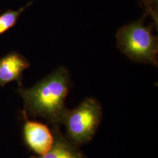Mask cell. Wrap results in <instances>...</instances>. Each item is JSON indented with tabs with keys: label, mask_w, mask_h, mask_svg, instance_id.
<instances>
[{
	"label": "cell",
	"mask_w": 158,
	"mask_h": 158,
	"mask_svg": "<svg viewBox=\"0 0 158 158\" xmlns=\"http://www.w3.org/2000/svg\"><path fill=\"white\" fill-rule=\"evenodd\" d=\"M70 87L68 70L60 67L32 87L21 89L19 93L30 115L44 118L57 126L62 124L68 111L65 99Z\"/></svg>",
	"instance_id": "1"
},
{
	"label": "cell",
	"mask_w": 158,
	"mask_h": 158,
	"mask_svg": "<svg viewBox=\"0 0 158 158\" xmlns=\"http://www.w3.org/2000/svg\"><path fill=\"white\" fill-rule=\"evenodd\" d=\"M145 12L141 18L119 29L118 48L132 60L158 66V37L153 34L152 25L146 27Z\"/></svg>",
	"instance_id": "2"
},
{
	"label": "cell",
	"mask_w": 158,
	"mask_h": 158,
	"mask_svg": "<svg viewBox=\"0 0 158 158\" xmlns=\"http://www.w3.org/2000/svg\"><path fill=\"white\" fill-rule=\"evenodd\" d=\"M102 117L100 103L94 98H87L73 110L68 109L62 124L68 139L77 147L89 142L95 135Z\"/></svg>",
	"instance_id": "3"
},
{
	"label": "cell",
	"mask_w": 158,
	"mask_h": 158,
	"mask_svg": "<svg viewBox=\"0 0 158 158\" xmlns=\"http://www.w3.org/2000/svg\"><path fill=\"white\" fill-rule=\"evenodd\" d=\"M23 132L28 145L40 156L51 150L54 143V135L45 125L26 119Z\"/></svg>",
	"instance_id": "4"
},
{
	"label": "cell",
	"mask_w": 158,
	"mask_h": 158,
	"mask_svg": "<svg viewBox=\"0 0 158 158\" xmlns=\"http://www.w3.org/2000/svg\"><path fill=\"white\" fill-rule=\"evenodd\" d=\"M29 63L21 55L13 52L0 59V85L4 86L12 81H20Z\"/></svg>",
	"instance_id": "5"
},
{
	"label": "cell",
	"mask_w": 158,
	"mask_h": 158,
	"mask_svg": "<svg viewBox=\"0 0 158 158\" xmlns=\"http://www.w3.org/2000/svg\"><path fill=\"white\" fill-rule=\"evenodd\" d=\"M54 143L44 155L35 158H87L79 148L56 128L53 131Z\"/></svg>",
	"instance_id": "6"
},
{
	"label": "cell",
	"mask_w": 158,
	"mask_h": 158,
	"mask_svg": "<svg viewBox=\"0 0 158 158\" xmlns=\"http://www.w3.org/2000/svg\"><path fill=\"white\" fill-rule=\"evenodd\" d=\"M32 2H30L23 8L17 11L8 10L2 15H0V35L8 29L12 27L16 23L20 15L24 11V10L30 6Z\"/></svg>",
	"instance_id": "7"
},
{
	"label": "cell",
	"mask_w": 158,
	"mask_h": 158,
	"mask_svg": "<svg viewBox=\"0 0 158 158\" xmlns=\"http://www.w3.org/2000/svg\"><path fill=\"white\" fill-rule=\"evenodd\" d=\"M141 1L145 8V13L152 17L158 25V0H141Z\"/></svg>",
	"instance_id": "8"
}]
</instances>
